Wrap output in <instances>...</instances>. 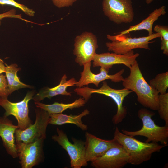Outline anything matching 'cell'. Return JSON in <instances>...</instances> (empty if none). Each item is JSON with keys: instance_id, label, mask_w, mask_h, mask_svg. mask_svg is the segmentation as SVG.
<instances>
[{"instance_id": "1", "label": "cell", "mask_w": 168, "mask_h": 168, "mask_svg": "<svg viewBox=\"0 0 168 168\" xmlns=\"http://www.w3.org/2000/svg\"><path fill=\"white\" fill-rule=\"evenodd\" d=\"M129 68V75L122 81L123 86L134 92L137 101L144 107L157 110L159 92L146 82L137 60Z\"/></svg>"}, {"instance_id": "2", "label": "cell", "mask_w": 168, "mask_h": 168, "mask_svg": "<svg viewBox=\"0 0 168 168\" xmlns=\"http://www.w3.org/2000/svg\"><path fill=\"white\" fill-rule=\"evenodd\" d=\"M123 147L129 157L128 163L133 165L140 164L150 160L152 154L159 152L165 145L157 142H143L119 131L116 127L114 138Z\"/></svg>"}, {"instance_id": "3", "label": "cell", "mask_w": 168, "mask_h": 168, "mask_svg": "<svg viewBox=\"0 0 168 168\" xmlns=\"http://www.w3.org/2000/svg\"><path fill=\"white\" fill-rule=\"evenodd\" d=\"M77 95L83 98L87 102L91 97V94L97 93L105 95L112 99L117 106V111L112 119L113 123L116 125L121 122L127 114L126 107L123 105V102L125 98L133 92L126 88L117 89L110 87L105 81L102 82V86L99 89H94L88 87H77L74 90Z\"/></svg>"}, {"instance_id": "4", "label": "cell", "mask_w": 168, "mask_h": 168, "mask_svg": "<svg viewBox=\"0 0 168 168\" xmlns=\"http://www.w3.org/2000/svg\"><path fill=\"white\" fill-rule=\"evenodd\" d=\"M155 114L153 112L142 108L138 112V118L142 121V126L140 129L131 131L122 129V133L134 137L143 136L147 138L145 142H157L167 146L168 141V126H160L155 124L152 117Z\"/></svg>"}, {"instance_id": "5", "label": "cell", "mask_w": 168, "mask_h": 168, "mask_svg": "<svg viewBox=\"0 0 168 168\" xmlns=\"http://www.w3.org/2000/svg\"><path fill=\"white\" fill-rule=\"evenodd\" d=\"M35 123L24 130L19 128L16 130V141L27 143L41 139L45 140L46 131L49 124L50 114L43 110L37 108L35 109Z\"/></svg>"}, {"instance_id": "6", "label": "cell", "mask_w": 168, "mask_h": 168, "mask_svg": "<svg viewBox=\"0 0 168 168\" xmlns=\"http://www.w3.org/2000/svg\"><path fill=\"white\" fill-rule=\"evenodd\" d=\"M57 135L52 136V139L57 142L67 152L70 160V167L81 168L88 165L85 157V142L74 138L72 143L69 140L67 134L58 128L56 129Z\"/></svg>"}, {"instance_id": "7", "label": "cell", "mask_w": 168, "mask_h": 168, "mask_svg": "<svg viewBox=\"0 0 168 168\" xmlns=\"http://www.w3.org/2000/svg\"><path fill=\"white\" fill-rule=\"evenodd\" d=\"M107 37L111 41L105 43L108 51L117 54H124L137 48L150 50L149 44L151 42L150 41L161 37V35L156 33L147 36L138 38L126 37L124 35L111 36L109 35H107Z\"/></svg>"}, {"instance_id": "8", "label": "cell", "mask_w": 168, "mask_h": 168, "mask_svg": "<svg viewBox=\"0 0 168 168\" xmlns=\"http://www.w3.org/2000/svg\"><path fill=\"white\" fill-rule=\"evenodd\" d=\"M35 94L34 91H29L21 101L17 102H12L7 98L0 97V106L5 110L4 116L8 117L12 115L15 117L18 122V128L24 130L33 124L29 115L28 103L32 99Z\"/></svg>"}, {"instance_id": "9", "label": "cell", "mask_w": 168, "mask_h": 168, "mask_svg": "<svg viewBox=\"0 0 168 168\" xmlns=\"http://www.w3.org/2000/svg\"><path fill=\"white\" fill-rule=\"evenodd\" d=\"M104 14L117 24L132 22L134 13L131 0H103Z\"/></svg>"}, {"instance_id": "10", "label": "cell", "mask_w": 168, "mask_h": 168, "mask_svg": "<svg viewBox=\"0 0 168 168\" xmlns=\"http://www.w3.org/2000/svg\"><path fill=\"white\" fill-rule=\"evenodd\" d=\"M98 47L97 38L92 33L85 31L77 36L73 51L76 62L81 66L91 62Z\"/></svg>"}, {"instance_id": "11", "label": "cell", "mask_w": 168, "mask_h": 168, "mask_svg": "<svg viewBox=\"0 0 168 168\" xmlns=\"http://www.w3.org/2000/svg\"><path fill=\"white\" fill-rule=\"evenodd\" d=\"M44 140L41 139L27 143L16 141L18 157L21 168H32L43 161Z\"/></svg>"}, {"instance_id": "12", "label": "cell", "mask_w": 168, "mask_h": 168, "mask_svg": "<svg viewBox=\"0 0 168 168\" xmlns=\"http://www.w3.org/2000/svg\"><path fill=\"white\" fill-rule=\"evenodd\" d=\"M128 160L126 151L118 142L103 156L91 162V165L95 168H121L128 163Z\"/></svg>"}, {"instance_id": "13", "label": "cell", "mask_w": 168, "mask_h": 168, "mask_svg": "<svg viewBox=\"0 0 168 168\" xmlns=\"http://www.w3.org/2000/svg\"><path fill=\"white\" fill-rule=\"evenodd\" d=\"M139 55L138 53H134L133 50L124 54L109 52L96 54L92 61L93 66L102 67L108 72L116 64H124L129 68Z\"/></svg>"}, {"instance_id": "14", "label": "cell", "mask_w": 168, "mask_h": 168, "mask_svg": "<svg viewBox=\"0 0 168 168\" xmlns=\"http://www.w3.org/2000/svg\"><path fill=\"white\" fill-rule=\"evenodd\" d=\"M91 62L84 64L83 71L81 72V77L75 85L77 87H81L91 84H94L98 87L101 82L110 79L112 82H118L122 81L124 79L122 75L124 72L122 69L116 73L110 75L106 70L100 67V72L98 74L93 73L91 71Z\"/></svg>"}, {"instance_id": "15", "label": "cell", "mask_w": 168, "mask_h": 168, "mask_svg": "<svg viewBox=\"0 0 168 168\" xmlns=\"http://www.w3.org/2000/svg\"><path fill=\"white\" fill-rule=\"evenodd\" d=\"M85 136V157L87 162H91L101 157L118 142L114 138L111 140H104L88 132H86Z\"/></svg>"}, {"instance_id": "16", "label": "cell", "mask_w": 168, "mask_h": 168, "mask_svg": "<svg viewBox=\"0 0 168 168\" xmlns=\"http://www.w3.org/2000/svg\"><path fill=\"white\" fill-rule=\"evenodd\" d=\"M18 128L7 117H0V137L7 152L13 158L18 157L15 133Z\"/></svg>"}, {"instance_id": "17", "label": "cell", "mask_w": 168, "mask_h": 168, "mask_svg": "<svg viewBox=\"0 0 168 168\" xmlns=\"http://www.w3.org/2000/svg\"><path fill=\"white\" fill-rule=\"evenodd\" d=\"M67 77L65 74L62 77L59 84L51 88L45 87L33 96L32 99L35 102H40L45 98L50 99L58 95L71 96V92L67 91V88L75 86L77 81L74 78L67 80Z\"/></svg>"}, {"instance_id": "18", "label": "cell", "mask_w": 168, "mask_h": 168, "mask_svg": "<svg viewBox=\"0 0 168 168\" xmlns=\"http://www.w3.org/2000/svg\"><path fill=\"white\" fill-rule=\"evenodd\" d=\"M166 13V7L164 6L156 9L149 14L147 18L141 22L136 25L131 26L128 29L120 32L117 35L120 36L132 31L143 30L148 31V35H151L153 33L152 27L154 22L157 20L161 16L164 15Z\"/></svg>"}, {"instance_id": "19", "label": "cell", "mask_w": 168, "mask_h": 168, "mask_svg": "<svg viewBox=\"0 0 168 168\" xmlns=\"http://www.w3.org/2000/svg\"><path fill=\"white\" fill-rule=\"evenodd\" d=\"M89 114V111L86 109L77 115H68L62 113L49 114L50 119L49 124L59 125L66 124H72L79 128L82 130L86 131L88 129V126L83 123L82 119L83 117Z\"/></svg>"}, {"instance_id": "20", "label": "cell", "mask_w": 168, "mask_h": 168, "mask_svg": "<svg viewBox=\"0 0 168 168\" xmlns=\"http://www.w3.org/2000/svg\"><path fill=\"white\" fill-rule=\"evenodd\" d=\"M86 103L83 98L80 97L72 102L68 104L55 102L51 104H46L36 102H35V104L36 107L43 110L49 114H53L61 113L68 109L72 110L83 107Z\"/></svg>"}, {"instance_id": "21", "label": "cell", "mask_w": 168, "mask_h": 168, "mask_svg": "<svg viewBox=\"0 0 168 168\" xmlns=\"http://www.w3.org/2000/svg\"><path fill=\"white\" fill-rule=\"evenodd\" d=\"M17 64L13 63L6 65L5 73L7 81L9 95L16 90L25 88H31L32 86L21 82L17 76V72L21 70Z\"/></svg>"}, {"instance_id": "22", "label": "cell", "mask_w": 168, "mask_h": 168, "mask_svg": "<svg viewBox=\"0 0 168 168\" xmlns=\"http://www.w3.org/2000/svg\"><path fill=\"white\" fill-rule=\"evenodd\" d=\"M149 84L159 94L166 93L168 87V72L158 74L150 81Z\"/></svg>"}, {"instance_id": "23", "label": "cell", "mask_w": 168, "mask_h": 168, "mask_svg": "<svg viewBox=\"0 0 168 168\" xmlns=\"http://www.w3.org/2000/svg\"><path fill=\"white\" fill-rule=\"evenodd\" d=\"M160 118L165 123V126H168V93L159 94L158 96V109L157 110Z\"/></svg>"}, {"instance_id": "24", "label": "cell", "mask_w": 168, "mask_h": 168, "mask_svg": "<svg viewBox=\"0 0 168 168\" xmlns=\"http://www.w3.org/2000/svg\"><path fill=\"white\" fill-rule=\"evenodd\" d=\"M0 4L10 5L18 8L25 14L30 16H34L35 14V12L33 10L23 4L17 2L14 0H0Z\"/></svg>"}, {"instance_id": "25", "label": "cell", "mask_w": 168, "mask_h": 168, "mask_svg": "<svg viewBox=\"0 0 168 168\" xmlns=\"http://www.w3.org/2000/svg\"><path fill=\"white\" fill-rule=\"evenodd\" d=\"M9 95L6 77L3 74H0V97L7 98Z\"/></svg>"}, {"instance_id": "26", "label": "cell", "mask_w": 168, "mask_h": 168, "mask_svg": "<svg viewBox=\"0 0 168 168\" xmlns=\"http://www.w3.org/2000/svg\"><path fill=\"white\" fill-rule=\"evenodd\" d=\"M6 18H13L20 19L26 22H30L29 21L23 18L21 15L17 14L15 9H11L6 12L0 14V25L1 22L0 20Z\"/></svg>"}, {"instance_id": "27", "label": "cell", "mask_w": 168, "mask_h": 168, "mask_svg": "<svg viewBox=\"0 0 168 168\" xmlns=\"http://www.w3.org/2000/svg\"><path fill=\"white\" fill-rule=\"evenodd\" d=\"M154 31L158 33L163 39L168 40V27L166 26H162L157 25L154 28Z\"/></svg>"}, {"instance_id": "28", "label": "cell", "mask_w": 168, "mask_h": 168, "mask_svg": "<svg viewBox=\"0 0 168 168\" xmlns=\"http://www.w3.org/2000/svg\"><path fill=\"white\" fill-rule=\"evenodd\" d=\"M53 4L58 8L72 6L77 0H51Z\"/></svg>"}, {"instance_id": "29", "label": "cell", "mask_w": 168, "mask_h": 168, "mask_svg": "<svg viewBox=\"0 0 168 168\" xmlns=\"http://www.w3.org/2000/svg\"><path fill=\"white\" fill-rule=\"evenodd\" d=\"M161 40V49L163 50V53L168 55V40L163 39L162 37H160Z\"/></svg>"}, {"instance_id": "30", "label": "cell", "mask_w": 168, "mask_h": 168, "mask_svg": "<svg viewBox=\"0 0 168 168\" xmlns=\"http://www.w3.org/2000/svg\"><path fill=\"white\" fill-rule=\"evenodd\" d=\"M6 66H5L4 62L0 58V74L3 73H5Z\"/></svg>"}, {"instance_id": "31", "label": "cell", "mask_w": 168, "mask_h": 168, "mask_svg": "<svg viewBox=\"0 0 168 168\" xmlns=\"http://www.w3.org/2000/svg\"><path fill=\"white\" fill-rule=\"evenodd\" d=\"M154 0H146V2L147 4H149Z\"/></svg>"}]
</instances>
